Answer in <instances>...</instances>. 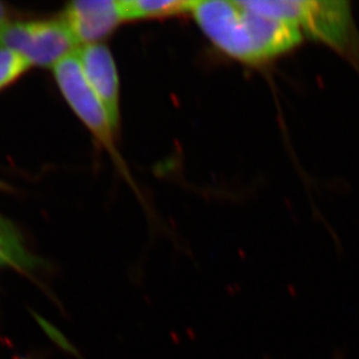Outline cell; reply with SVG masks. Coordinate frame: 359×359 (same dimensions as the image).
Here are the masks:
<instances>
[{"label": "cell", "instance_id": "obj_1", "mask_svg": "<svg viewBox=\"0 0 359 359\" xmlns=\"http://www.w3.org/2000/svg\"><path fill=\"white\" fill-rule=\"evenodd\" d=\"M190 13L219 50L243 65L269 63L302 40L293 25L258 13L245 1H191Z\"/></svg>", "mask_w": 359, "mask_h": 359}, {"label": "cell", "instance_id": "obj_5", "mask_svg": "<svg viewBox=\"0 0 359 359\" xmlns=\"http://www.w3.org/2000/svg\"><path fill=\"white\" fill-rule=\"evenodd\" d=\"M62 20L79 46L99 43L125 20L119 0H79L68 4Z\"/></svg>", "mask_w": 359, "mask_h": 359}, {"label": "cell", "instance_id": "obj_10", "mask_svg": "<svg viewBox=\"0 0 359 359\" xmlns=\"http://www.w3.org/2000/svg\"><path fill=\"white\" fill-rule=\"evenodd\" d=\"M7 22H8V21H7L6 8L4 7L3 4H0V29H1Z\"/></svg>", "mask_w": 359, "mask_h": 359}, {"label": "cell", "instance_id": "obj_8", "mask_svg": "<svg viewBox=\"0 0 359 359\" xmlns=\"http://www.w3.org/2000/svg\"><path fill=\"white\" fill-rule=\"evenodd\" d=\"M125 20L158 19L190 13L191 1L182 0H122Z\"/></svg>", "mask_w": 359, "mask_h": 359}, {"label": "cell", "instance_id": "obj_9", "mask_svg": "<svg viewBox=\"0 0 359 359\" xmlns=\"http://www.w3.org/2000/svg\"><path fill=\"white\" fill-rule=\"evenodd\" d=\"M29 68L31 65L20 55L0 48V90L18 81Z\"/></svg>", "mask_w": 359, "mask_h": 359}, {"label": "cell", "instance_id": "obj_11", "mask_svg": "<svg viewBox=\"0 0 359 359\" xmlns=\"http://www.w3.org/2000/svg\"><path fill=\"white\" fill-rule=\"evenodd\" d=\"M10 222L8 221L5 220L3 217H0V229H4V228L8 227L10 226Z\"/></svg>", "mask_w": 359, "mask_h": 359}, {"label": "cell", "instance_id": "obj_6", "mask_svg": "<svg viewBox=\"0 0 359 359\" xmlns=\"http://www.w3.org/2000/svg\"><path fill=\"white\" fill-rule=\"evenodd\" d=\"M85 79L109 113L113 127H119V75L109 48L102 43L85 44L77 50Z\"/></svg>", "mask_w": 359, "mask_h": 359}, {"label": "cell", "instance_id": "obj_4", "mask_svg": "<svg viewBox=\"0 0 359 359\" xmlns=\"http://www.w3.org/2000/svg\"><path fill=\"white\" fill-rule=\"evenodd\" d=\"M53 70L62 95L76 116L105 149L116 155L114 134L116 129L113 127L105 106L85 79L77 53L65 58Z\"/></svg>", "mask_w": 359, "mask_h": 359}, {"label": "cell", "instance_id": "obj_3", "mask_svg": "<svg viewBox=\"0 0 359 359\" xmlns=\"http://www.w3.org/2000/svg\"><path fill=\"white\" fill-rule=\"evenodd\" d=\"M0 48L20 55L31 67L54 69L76 54L79 43L62 19L14 21L0 29Z\"/></svg>", "mask_w": 359, "mask_h": 359}, {"label": "cell", "instance_id": "obj_7", "mask_svg": "<svg viewBox=\"0 0 359 359\" xmlns=\"http://www.w3.org/2000/svg\"><path fill=\"white\" fill-rule=\"evenodd\" d=\"M43 268L44 262L28 249L20 233L12 224L0 229V271L12 269L34 277Z\"/></svg>", "mask_w": 359, "mask_h": 359}, {"label": "cell", "instance_id": "obj_2", "mask_svg": "<svg viewBox=\"0 0 359 359\" xmlns=\"http://www.w3.org/2000/svg\"><path fill=\"white\" fill-rule=\"evenodd\" d=\"M245 4L258 13L293 25L302 34L322 41L344 54L359 48L353 10L346 1L247 0Z\"/></svg>", "mask_w": 359, "mask_h": 359}]
</instances>
